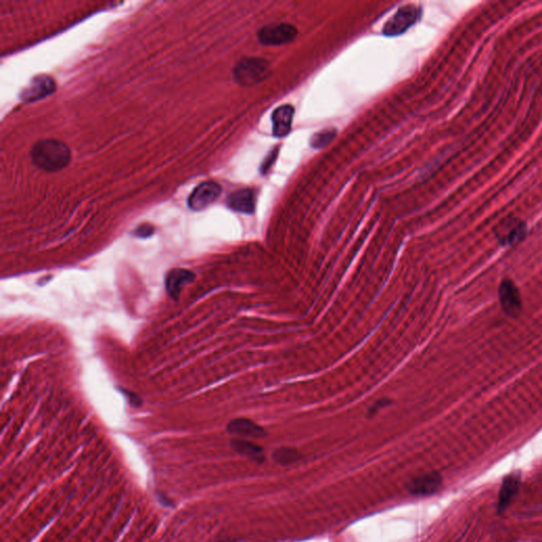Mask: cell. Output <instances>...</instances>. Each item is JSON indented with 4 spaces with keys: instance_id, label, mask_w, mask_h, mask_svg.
Returning <instances> with one entry per match:
<instances>
[{
    "instance_id": "obj_1",
    "label": "cell",
    "mask_w": 542,
    "mask_h": 542,
    "mask_svg": "<svg viewBox=\"0 0 542 542\" xmlns=\"http://www.w3.org/2000/svg\"><path fill=\"white\" fill-rule=\"evenodd\" d=\"M31 158L38 169L46 172H59L65 169L71 160V152L67 144L57 139H42L36 142L31 150Z\"/></svg>"
},
{
    "instance_id": "obj_2",
    "label": "cell",
    "mask_w": 542,
    "mask_h": 542,
    "mask_svg": "<svg viewBox=\"0 0 542 542\" xmlns=\"http://www.w3.org/2000/svg\"><path fill=\"white\" fill-rule=\"evenodd\" d=\"M271 74V61L261 57H243L233 68V78L241 86L249 87L264 82Z\"/></svg>"
},
{
    "instance_id": "obj_3",
    "label": "cell",
    "mask_w": 542,
    "mask_h": 542,
    "mask_svg": "<svg viewBox=\"0 0 542 542\" xmlns=\"http://www.w3.org/2000/svg\"><path fill=\"white\" fill-rule=\"evenodd\" d=\"M420 18V8L414 4L401 6L394 15L384 23L382 34L389 37L401 35L418 23Z\"/></svg>"
},
{
    "instance_id": "obj_4",
    "label": "cell",
    "mask_w": 542,
    "mask_h": 542,
    "mask_svg": "<svg viewBox=\"0 0 542 542\" xmlns=\"http://www.w3.org/2000/svg\"><path fill=\"white\" fill-rule=\"evenodd\" d=\"M297 36V29L290 23H269L261 28L258 38L264 46H282L293 42Z\"/></svg>"
},
{
    "instance_id": "obj_5",
    "label": "cell",
    "mask_w": 542,
    "mask_h": 542,
    "mask_svg": "<svg viewBox=\"0 0 542 542\" xmlns=\"http://www.w3.org/2000/svg\"><path fill=\"white\" fill-rule=\"evenodd\" d=\"M222 194V187L218 182L208 180L201 182L191 193L188 199V206L192 211L199 212L206 209L218 201Z\"/></svg>"
},
{
    "instance_id": "obj_6",
    "label": "cell",
    "mask_w": 542,
    "mask_h": 542,
    "mask_svg": "<svg viewBox=\"0 0 542 542\" xmlns=\"http://www.w3.org/2000/svg\"><path fill=\"white\" fill-rule=\"evenodd\" d=\"M57 89L54 80L49 76H37L32 78L21 93L20 98L25 102H35L52 95Z\"/></svg>"
},
{
    "instance_id": "obj_7",
    "label": "cell",
    "mask_w": 542,
    "mask_h": 542,
    "mask_svg": "<svg viewBox=\"0 0 542 542\" xmlns=\"http://www.w3.org/2000/svg\"><path fill=\"white\" fill-rule=\"evenodd\" d=\"M295 108L290 104L278 106L271 114L272 135L276 138H285L290 134Z\"/></svg>"
},
{
    "instance_id": "obj_8",
    "label": "cell",
    "mask_w": 542,
    "mask_h": 542,
    "mask_svg": "<svg viewBox=\"0 0 542 542\" xmlns=\"http://www.w3.org/2000/svg\"><path fill=\"white\" fill-rule=\"evenodd\" d=\"M441 476L437 473H428L414 478L407 484V490L414 496H430L442 486Z\"/></svg>"
},
{
    "instance_id": "obj_9",
    "label": "cell",
    "mask_w": 542,
    "mask_h": 542,
    "mask_svg": "<svg viewBox=\"0 0 542 542\" xmlns=\"http://www.w3.org/2000/svg\"><path fill=\"white\" fill-rule=\"evenodd\" d=\"M195 274L184 269H174L165 276V289L172 299L179 300L182 289L194 281Z\"/></svg>"
},
{
    "instance_id": "obj_10",
    "label": "cell",
    "mask_w": 542,
    "mask_h": 542,
    "mask_svg": "<svg viewBox=\"0 0 542 542\" xmlns=\"http://www.w3.org/2000/svg\"><path fill=\"white\" fill-rule=\"evenodd\" d=\"M256 191L246 188L231 193L227 199V206L239 213L252 214L256 211Z\"/></svg>"
},
{
    "instance_id": "obj_11",
    "label": "cell",
    "mask_w": 542,
    "mask_h": 542,
    "mask_svg": "<svg viewBox=\"0 0 542 542\" xmlns=\"http://www.w3.org/2000/svg\"><path fill=\"white\" fill-rule=\"evenodd\" d=\"M496 232L500 243L512 245V244L518 243L526 237V226L524 223L516 218H509L499 224Z\"/></svg>"
},
{
    "instance_id": "obj_12",
    "label": "cell",
    "mask_w": 542,
    "mask_h": 542,
    "mask_svg": "<svg viewBox=\"0 0 542 542\" xmlns=\"http://www.w3.org/2000/svg\"><path fill=\"white\" fill-rule=\"evenodd\" d=\"M499 297L503 310L512 316H517L518 312L522 310V297L519 289L512 281L502 282L499 288Z\"/></svg>"
},
{
    "instance_id": "obj_13",
    "label": "cell",
    "mask_w": 542,
    "mask_h": 542,
    "mask_svg": "<svg viewBox=\"0 0 542 542\" xmlns=\"http://www.w3.org/2000/svg\"><path fill=\"white\" fill-rule=\"evenodd\" d=\"M227 431L231 435H239L243 437H254L261 439L266 435V431L257 423L252 422L248 418H237L229 423Z\"/></svg>"
},
{
    "instance_id": "obj_14",
    "label": "cell",
    "mask_w": 542,
    "mask_h": 542,
    "mask_svg": "<svg viewBox=\"0 0 542 542\" xmlns=\"http://www.w3.org/2000/svg\"><path fill=\"white\" fill-rule=\"evenodd\" d=\"M520 477L518 475L507 476L503 480L502 486L499 494V512L505 511L511 505L515 495L519 488Z\"/></svg>"
},
{
    "instance_id": "obj_15",
    "label": "cell",
    "mask_w": 542,
    "mask_h": 542,
    "mask_svg": "<svg viewBox=\"0 0 542 542\" xmlns=\"http://www.w3.org/2000/svg\"><path fill=\"white\" fill-rule=\"evenodd\" d=\"M231 447L242 456H249V458L256 459L258 461L262 458V447L252 443V442L244 441V440H233L231 442Z\"/></svg>"
},
{
    "instance_id": "obj_16",
    "label": "cell",
    "mask_w": 542,
    "mask_h": 542,
    "mask_svg": "<svg viewBox=\"0 0 542 542\" xmlns=\"http://www.w3.org/2000/svg\"><path fill=\"white\" fill-rule=\"evenodd\" d=\"M336 135H337L336 129H322V131L312 135V139L310 141V146L314 148V150L324 148L325 146H329L335 139Z\"/></svg>"
},
{
    "instance_id": "obj_17",
    "label": "cell",
    "mask_w": 542,
    "mask_h": 542,
    "mask_svg": "<svg viewBox=\"0 0 542 542\" xmlns=\"http://www.w3.org/2000/svg\"><path fill=\"white\" fill-rule=\"evenodd\" d=\"M272 458L281 465H289L300 460V454L293 448H280L272 454Z\"/></svg>"
},
{
    "instance_id": "obj_18",
    "label": "cell",
    "mask_w": 542,
    "mask_h": 542,
    "mask_svg": "<svg viewBox=\"0 0 542 542\" xmlns=\"http://www.w3.org/2000/svg\"><path fill=\"white\" fill-rule=\"evenodd\" d=\"M278 148H274L273 151H271V152L269 153V156L265 158L264 163H262V167H261V172H262V174H266L267 172L269 171L271 165H273L274 161H276V157H278Z\"/></svg>"
},
{
    "instance_id": "obj_19",
    "label": "cell",
    "mask_w": 542,
    "mask_h": 542,
    "mask_svg": "<svg viewBox=\"0 0 542 542\" xmlns=\"http://www.w3.org/2000/svg\"><path fill=\"white\" fill-rule=\"evenodd\" d=\"M154 227L151 226V225L148 224H143L136 229L134 235H135L136 237H140V239H146V237H151V235L154 233Z\"/></svg>"
}]
</instances>
